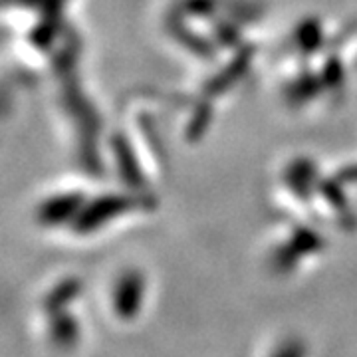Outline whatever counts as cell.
<instances>
[{
	"instance_id": "1",
	"label": "cell",
	"mask_w": 357,
	"mask_h": 357,
	"mask_svg": "<svg viewBox=\"0 0 357 357\" xmlns=\"http://www.w3.org/2000/svg\"><path fill=\"white\" fill-rule=\"evenodd\" d=\"M147 206V195L143 189H128L126 192H103L93 199H88L76 220L72 222V229L77 234H91L100 232L112 220L131 215Z\"/></svg>"
},
{
	"instance_id": "2",
	"label": "cell",
	"mask_w": 357,
	"mask_h": 357,
	"mask_svg": "<svg viewBox=\"0 0 357 357\" xmlns=\"http://www.w3.org/2000/svg\"><path fill=\"white\" fill-rule=\"evenodd\" d=\"M88 199L79 191H60L50 197H44L38 204V220L44 227H64L76 220L82 206Z\"/></svg>"
},
{
	"instance_id": "3",
	"label": "cell",
	"mask_w": 357,
	"mask_h": 357,
	"mask_svg": "<svg viewBox=\"0 0 357 357\" xmlns=\"http://www.w3.org/2000/svg\"><path fill=\"white\" fill-rule=\"evenodd\" d=\"M143 294H145V280L137 270H128L117 278L114 300L119 319H131L139 312Z\"/></svg>"
}]
</instances>
